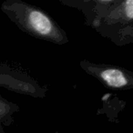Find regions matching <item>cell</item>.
<instances>
[{
  "label": "cell",
  "instance_id": "3957f363",
  "mask_svg": "<svg viewBox=\"0 0 133 133\" xmlns=\"http://www.w3.org/2000/svg\"><path fill=\"white\" fill-rule=\"evenodd\" d=\"M126 15L129 19L133 18V1L132 0H128L126 2V8H125Z\"/></svg>",
  "mask_w": 133,
  "mask_h": 133
},
{
  "label": "cell",
  "instance_id": "7a4b0ae2",
  "mask_svg": "<svg viewBox=\"0 0 133 133\" xmlns=\"http://www.w3.org/2000/svg\"><path fill=\"white\" fill-rule=\"evenodd\" d=\"M101 77L110 87L120 88L127 84V78L118 69H107L101 73Z\"/></svg>",
  "mask_w": 133,
  "mask_h": 133
},
{
  "label": "cell",
  "instance_id": "6da1fadb",
  "mask_svg": "<svg viewBox=\"0 0 133 133\" xmlns=\"http://www.w3.org/2000/svg\"><path fill=\"white\" fill-rule=\"evenodd\" d=\"M30 23H31L32 26L37 30L38 33L42 34V35H46L50 32L51 30V22L49 19L43 15L42 13L38 11H33L31 12L29 16Z\"/></svg>",
  "mask_w": 133,
  "mask_h": 133
}]
</instances>
